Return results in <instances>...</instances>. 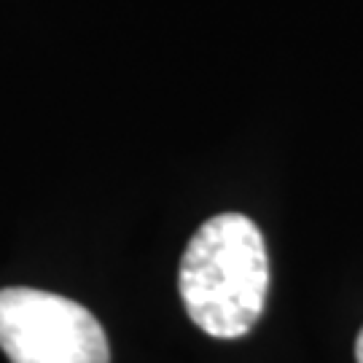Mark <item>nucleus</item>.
<instances>
[{
    "label": "nucleus",
    "mask_w": 363,
    "mask_h": 363,
    "mask_svg": "<svg viewBox=\"0 0 363 363\" xmlns=\"http://www.w3.org/2000/svg\"><path fill=\"white\" fill-rule=\"evenodd\" d=\"M178 288L189 318L205 334L245 337L269 291V256L259 226L242 213L205 220L183 253Z\"/></svg>",
    "instance_id": "f257e3e1"
},
{
    "label": "nucleus",
    "mask_w": 363,
    "mask_h": 363,
    "mask_svg": "<svg viewBox=\"0 0 363 363\" xmlns=\"http://www.w3.org/2000/svg\"><path fill=\"white\" fill-rule=\"evenodd\" d=\"M0 347L11 363H108L103 325L86 307L35 288L0 291Z\"/></svg>",
    "instance_id": "f03ea898"
},
{
    "label": "nucleus",
    "mask_w": 363,
    "mask_h": 363,
    "mask_svg": "<svg viewBox=\"0 0 363 363\" xmlns=\"http://www.w3.org/2000/svg\"><path fill=\"white\" fill-rule=\"evenodd\" d=\"M355 358H358V363H363V331L361 337H358V342H355Z\"/></svg>",
    "instance_id": "7ed1b4c3"
}]
</instances>
